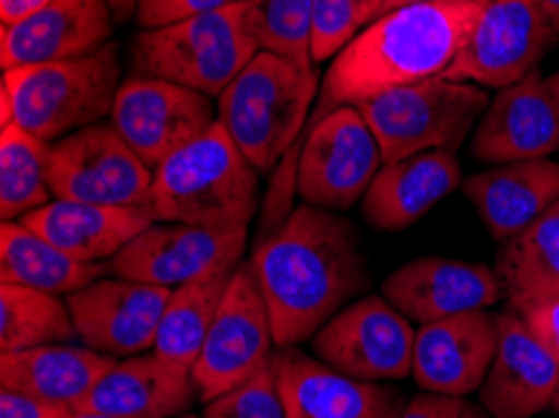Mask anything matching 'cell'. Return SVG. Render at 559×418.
Here are the masks:
<instances>
[{"instance_id": "cell-7", "label": "cell", "mask_w": 559, "mask_h": 418, "mask_svg": "<svg viewBox=\"0 0 559 418\" xmlns=\"http://www.w3.org/2000/svg\"><path fill=\"white\" fill-rule=\"evenodd\" d=\"M477 83L431 79L364 100L359 110L374 131L384 164L429 151H456L489 108Z\"/></svg>"}, {"instance_id": "cell-15", "label": "cell", "mask_w": 559, "mask_h": 418, "mask_svg": "<svg viewBox=\"0 0 559 418\" xmlns=\"http://www.w3.org/2000/svg\"><path fill=\"white\" fill-rule=\"evenodd\" d=\"M171 288L129 278H98L66 298L75 336L93 351L129 358L154 351Z\"/></svg>"}, {"instance_id": "cell-21", "label": "cell", "mask_w": 559, "mask_h": 418, "mask_svg": "<svg viewBox=\"0 0 559 418\" xmlns=\"http://www.w3.org/2000/svg\"><path fill=\"white\" fill-rule=\"evenodd\" d=\"M114 13L106 0H50L31 19L0 31L3 71L93 53L111 43Z\"/></svg>"}, {"instance_id": "cell-4", "label": "cell", "mask_w": 559, "mask_h": 418, "mask_svg": "<svg viewBox=\"0 0 559 418\" xmlns=\"http://www.w3.org/2000/svg\"><path fill=\"white\" fill-rule=\"evenodd\" d=\"M317 91L313 63L259 50L218 96V123L259 174H274L299 143Z\"/></svg>"}, {"instance_id": "cell-14", "label": "cell", "mask_w": 559, "mask_h": 418, "mask_svg": "<svg viewBox=\"0 0 559 418\" xmlns=\"http://www.w3.org/2000/svg\"><path fill=\"white\" fill-rule=\"evenodd\" d=\"M549 43L537 0H481L467 46L442 79L507 88L535 71Z\"/></svg>"}, {"instance_id": "cell-13", "label": "cell", "mask_w": 559, "mask_h": 418, "mask_svg": "<svg viewBox=\"0 0 559 418\" xmlns=\"http://www.w3.org/2000/svg\"><path fill=\"white\" fill-rule=\"evenodd\" d=\"M111 123L143 164L158 168L218 123V108L206 93L186 85L131 75L118 91Z\"/></svg>"}, {"instance_id": "cell-44", "label": "cell", "mask_w": 559, "mask_h": 418, "mask_svg": "<svg viewBox=\"0 0 559 418\" xmlns=\"http://www.w3.org/2000/svg\"><path fill=\"white\" fill-rule=\"evenodd\" d=\"M71 418H121V416H108V414H93V411H73Z\"/></svg>"}, {"instance_id": "cell-42", "label": "cell", "mask_w": 559, "mask_h": 418, "mask_svg": "<svg viewBox=\"0 0 559 418\" xmlns=\"http://www.w3.org/2000/svg\"><path fill=\"white\" fill-rule=\"evenodd\" d=\"M545 88L549 93V98L555 100V106L559 108V71L549 75V79H545Z\"/></svg>"}, {"instance_id": "cell-27", "label": "cell", "mask_w": 559, "mask_h": 418, "mask_svg": "<svg viewBox=\"0 0 559 418\" xmlns=\"http://www.w3.org/2000/svg\"><path fill=\"white\" fill-rule=\"evenodd\" d=\"M106 271V263L73 259L21 220H3L0 226V284L71 296L98 280Z\"/></svg>"}, {"instance_id": "cell-1", "label": "cell", "mask_w": 559, "mask_h": 418, "mask_svg": "<svg viewBox=\"0 0 559 418\" xmlns=\"http://www.w3.org/2000/svg\"><path fill=\"white\" fill-rule=\"evenodd\" d=\"M276 348L311 341L369 286L361 238L346 216L317 206L294 208L251 253Z\"/></svg>"}, {"instance_id": "cell-22", "label": "cell", "mask_w": 559, "mask_h": 418, "mask_svg": "<svg viewBox=\"0 0 559 418\" xmlns=\"http://www.w3.org/2000/svg\"><path fill=\"white\" fill-rule=\"evenodd\" d=\"M199 401L189 369L156 351L129 356L88 391L75 411L121 418H179Z\"/></svg>"}, {"instance_id": "cell-2", "label": "cell", "mask_w": 559, "mask_h": 418, "mask_svg": "<svg viewBox=\"0 0 559 418\" xmlns=\"http://www.w3.org/2000/svg\"><path fill=\"white\" fill-rule=\"evenodd\" d=\"M479 11L481 0H435L379 15L329 65L311 123L338 106L442 79L467 46Z\"/></svg>"}, {"instance_id": "cell-29", "label": "cell", "mask_w": 559, "mask_h": 418, "mask_svg": "<svg viewBox=\"0 0 559 418\" xmlns=\"http://www.w3.org/2000/svg\"><path fill=\"white\" fill-rule=\"evenodd\" d=\"M75 336L73 315L61 296L19 284H0V354L68 344Z\"/></svg>"}, {"instance_id": "cell-40", "label": "cell", "mask_w": 559, "mask_h": 418, "mask_svg": "<svg viewBox=\"0 0 559 418\" xmlns=\"http://www.w3.org/2000/svg\"><path fill=\"white\" fill-rule=\"evenodd\" d=\"M539 11H542V19L547 23V31L552 40H557L559 36V0H537Z\"/></svg>"}, {"instance_id": "cell-46", "label": "cell", "mask_w": 559, "mask_h": 418, "mask_svg": "<svg viewBox=\"0 0 559 418\" xmlns=\"http://www.w3.org/2000/svg\"><path fill=\"white\" fill-rule=\"evenodd\" d=\"M179 418H197V416H191V414H186V416H179Z\"/></svg>"}, {"instance_id": "cell-10", "label": "cell", "mask_w": 559, "mask_h": 418, "mask_svg": "<svg viewBox=\"0 0 559 418\" xmlns=\"http://www.w3.org/2000/svg\"><path fill=\"white\" fill-rule=\"evenodd\" d=\"M274 326L251 263L234 271L191 377L199 401L209 404L251 379L274 356Z\"/></svg>"}, {"instance_id": "cell-8", "label": "cell", "mask_w": 559, "mask_h": 418, "mask_svg": "<svg viewBox=\"0 0 559 418\" xmlns=\"http://www.w3.org/2000/svg\"><path fill=\"white\" fill-rule=\"evenodd\" d=\"M381 166V146L359 106H338L309 126L296 160V191L309 206L349 211Z\"/></svg>"}, {"instance_id": "cell-32", "label": "cell", "mask_w": 559, "mask_h": 418, "mask_svg": "<svg viewBox=\"0 0 559 418\" xmlns=\"http://www.w3.org/2000/svg\"><path fill=\"white\" fill-rule=\"evenodd\" d=\"M243 21L259 50L313 63V0H243Z\"/></svg>"}, {"instance_id": "cell-36", "label": "cell", "mask_w": 559, "mask_h": 418, "mask_svg": "<svg viewBox=\"0 0 559 418\" xmlns=\"http://www.w3.org/2000/svg\"><path fill=\"white\" fill-rule=\"evenodd\" d=\"M243 3V0H141L135 23L141 31L160 28V25L191 19V15L222 11V8Z\"/></svg>"}, {"instance_id": "cell-24", "label": "cell", "mask_w": 559, "mask_h": 418, "mask_svg": "<svg viewBox=\"0 0 559 418\" xmlns=\"http://www.w3.org/2000/svg\"><path fill=\"white\" fill-rule=\"evenodd\" d=\"M462 166L454 151H429L384 164L361 199V213L377 230H404L454 193Z\"/></svg>"}, {"instance_id": "cell-11", "label": "cell", "mask_w": 559, "mask_h": 418, "mask_svg": "<svg viewBox=\"0 0 559 418\" xmlns=\"http://www.w3.org/2000/svg\"><path fill=\"white\" fill-rule=\"evenodd\" d=\"M412 321L384 296H367L338 311L311 338L319 361L359 381H402L414 363Z\"/></svg>"}, {"instance_id": "cell-41", "label": "cell", "mask_w": 559, "mask_h": 418, "mask_svg": "<svg viewBox=\"0 0 559 418\" xmlns=\"http://www.w3.org/2000/svg\"><path fill=\"white\" fill-rule=\"evenodd\" d=\"M106 3H108V8H111L116 23H126V21L135 19L141 0H106Z\"/></svg>"}, {"instance_id": "cell-39", "label": "cell", "mask_w": 559, "mask_h": 418, "mask_svg": "<svg viewBox=\"0 0 559 418\" xmlns=\"http://www.w3.org/2000/svg\"><path fill=\"white\" fill-rule=\"evenodd\" d=\"M50 3V0H0V23L3 25H15Z\"/></svg>"}, {"instance_id": "cell-31", "label": "cell", "mask_w": 559, "mask_h": 418, "mask_svg": "<svg viewBox=\"0 0 559 418\" xmlns=\"http://www.w3.org/2000/svg\"><path fill=\"white\" fill-rule=\"evenodd\" d=\"M495 271L507 296L559 294V203L504 243Z\"/></svg>"}, {"instance_id": "cell-28", "label": "cell", "mask_w": 559, "mask_h": 418, "mask_svg": "<svg viewBox=\"0 0 559 418\" xmlns=\"http://www.w3.org/2000/svg\"><path fill=\"white\" fill-rule=\"evenodd\" d=\"M231 273H216V276L191 280V284L171 288L166 311L160 315L154 351L168 358L176 366L193 369L206 336L214 326L216 313L222 309L224 294L231 280Z\"/></svg>"}, {"instance_id": "cell-9", "label": "cell", "mask_w": 559, "mask_h": 418, "mask_svg": "<svg viewBox=\"0 0 559 418\" xmlns=\"http://www.w3.org/2000/svg\"><path fill=\"white\" fill-rule=\"evenodd\" d=\"M48 181L53 199L143 208L154 168L143 164L114 123H96L50 143Z\"/></svg>"}, {"instance_id": "cell-38", "label": "cell", "mask_w": 559, "mask_h": 418, "mask_svg": "<svg viewBox=\"0 0 559 418\" xmlns=\"http://www.w3.org/2000/svg\"><path fill=\"white\" fill-rule=\"evenodd\" d=\"M73 406L50 401L31 391L0 389V418H71Z\"/></svg>"}, {"instance_id": "cell-12", "label": "cell", "mask_w": 559, "mask_h": 418, "mask_svg": "<svg viewBox=\"0 0 559 418\" xmlns=\"http://www.w3.org/2000/svg\"><path fill=\"white\" fill-rule=\"evenodd\" d=\"M249 228L214 230L189 224H154L126 249L106 261L116 278L179 288L216 273H231L243 263Z\"/></svg>"}, {"instance_id": "cell-25", "label": "cell", "mask_w": 559, "mask_h": 418, "mask_svg": "<svg viewBox=\"0 0 559 418\" xmlns=\"http://www.w3.org/2000/svg\"><path fill=\"white\" fill-rule=\"evenodd\" d=\"M23 226L36 230L58 249L86 263H104L121 253L135 236L156 224L143 208L100 206L53 199L46 206L21 218Z\"/></svg>"}, {"instance_id": "cell-5", "label": "cell", "mask_w": 559, "mask_h": 418, "mask_svg": "<svg viewBox=\"0 0 559 418\" xmlns=\"http://www.w3.org/2000/svg\"><path fill=\"white\" fill-rule=\"evenodd\" d=\"M121 58L111 40L79 58L3 71L0 93L11 100L13 123L56 143L81 128L104 123L121 91Z\"/></svg>"}, {"instance_id": "cell-23", "label": "cell", "mask_w": 559, "mask_h": 418, "mask_svg": "<svg viewBox=\"0 0 559 418\" xmlns=\"http://www.w3.org/2000/svg\"><path fill=\"white\" fill-rule=\"evenodd\" d=\"M489 236L512 241L559 203V164L549 158L492 166L462 183Z\"/></svg>"}, {"instance_id": "cell-19", "label": "cell", "mask_w": 559, "mask_h": 418, "mask_svg": "<svg viewBox=\"0 0 559 418\" xmlns=\"http://www.w3.org/2000/svg\"><path fill=\"white\" fill-rule=\"evenodd\" d=\"M472 158L489 166L547 158L559 151V108L537 71L489 100L472 133Z\"/></svg>"}, {"instance_id": "cell-6", "label": "cell", "mask_w": 559, "mask_h": 418, "mask_svg": "<svg viewBox=\"0 0 559 418\" xmlns=\"http://www.w3.org/2000/svg\"><path fill=\"white\" fill-rule=\"evenodd\" d=\"M257 53L243 3H236L135 33L131 75L171 81L218 98Z\"/></svg>"}, {"instance_id": "cell-20", "label": "cell", "mask_w": 559, "mask_h": 418, "mask_svg": "<svg viewBox=\"0 0 559 418\" xmlns=\"http://www.w3.org/2000/svg\"><path fill=\"white\" fill-rule=\"evenodd\" d=\"M499 344L479 389V401L492 418H530L555 404L559 358L547 351L514 311L497 315Z\"/></svg>"}, {"instance_id": "cell-33", "label": "cell", "mask_w": 559, "mask_h": 418, "mask_svg": "<svg viewBox=\"0 0 559 418\" xmlns=\"http://www.w3.org/2000/svg\"><path fill=\"white\" fill-rule=\"evenodd\" d=\"M386 0H313L311 61L336 58L349 43L384 15Z\"/></svg>"}, {"instance_id": "cell-45", "label": "cell", "mask_w": 559, "mask_h": 418, "mask_svg": "<svg viewBox=\"0 0 559 418\" xmlns=\"http://www.w3.org/2000/svg\"><path fill=\"white\" fill-rule=\"evenodd\" d=\"M555 411H559V389H557V396H555V404H552Z\"/></svg>"}, {"instance_id": "cell-37", "label": "cell", "mask_w": 559, "mask_h": 418, "mask_svg": "<svg viewBox=\"0 0 559 418\" xmlns=\"http://www.w3.org/2000/svg\"><path fill=\"white\" fill-rule=\"evenodd\" d=\"M396 418H492L485 406H477L464 396L444 394H417L404 404Z\"/></svg>"}, {"instance_id": "cell-35", "label": "cell", "mask_w": 559, "mask_h": 418, "mask_svg": "<svg viewBox=\"0 0 559 418\" xmlns=\"http://www.w3.org/2000/svg\"><path fill=\"white\" fill-rule=\"evenodd\" d=\"M507 309L520 315L530 334L559 358V294H512Z\"/></svg>"}, {"instance_id": "cell-34", "label": "cell", "mask_w": 559, "mask_h": 418, "mask_svg": "<svg viewBox=\"0 0 559 418\" xmlns=\"http://www.w3.org/2000/svg\"><path fill=\"white\" fill-rule=\"evenodd\" d=\"M201 418H286L276 379V351L251 379L203 404Z\"/></svg>"}, {"instance_id": "cell-17", "label": "cell", "mask_w": 559, "mask_h": 418, "mask_svg": "<svg viewBox=\"0 0 559 418\" xmlns=\"http://www.w3.org/2000/svg\"><path fill=\"white\" fill-rule=\"evenodd\" d=\"M507 288L495 268L454 259H414L386 276L381 296L409 321L425 323L495 306Z\"/></svg>"}, {"instance_id": "cell-16", "label": "cell", "mask_w": 559, "mask_h": 418, "mask_svg": "<svg viewBox=\"0 0 559 418\" xmlns=\"http://www.w3.org/2000/svg\"><path fill=\"white\" fill-rule=\"evenodd\" d=\"M497 315L479 309L419 326L412 363L417 386L444 396H469L479 391L497 354Z\"/></svg>"}, {"instance_id": "cell-3", "label": "cell", "mask_w": 559, "mask_h": 418, "mask_svg": "<svg viewBox=\"0 0 559 418\" xmlns=\"http://www.w3.org/2000/svg\"><path fill=\"white\" fill-rule=\"evenodd\" d=\"M143 211L156 224L249 228L259 211V170L216 123L154 170Z\"/></svg>"}, {"instance_id": "cell-26", "label": "cell", "mask_w": 559, "mask_h": 418, "mask_svg": "<svg viewBox=\"0 0 559 418\" xmlns=\"http://www.w3.org/2000/svg\"><path fill=\"white\" fill-rule=\"evenodd\" d=\"M118 363V358L88 346L48 344L25 351L0 354V386L31 391L50 401L75 406Z\"/></svg>"}, {"instance_id": "cell-43", "label": "cell", "mask_w": 559, "mask_h": 418, "mask_svg": "<svg viewBox=\"0 0 559 418\" xmlns=\"http://www.w3.org/2000/svg\"><path fill=\"white\" fill-rule=\"evenodd\" d=\"M421 3H435V0H386V3H384V13H389V11H396V8L421 5Z\"/></svg>"}, {"instance_id": "cell-30", "label": "cell", "mask_w": 559, "mask_h": 418, "mask_svg": "<svg viewBox=\"0 0 559 418\" xmlns=\"http://www.w3.org/2000/svg\"><path fill=\"white\" fill-rule=\"evenodd\" d=\"M50 143L21 126H3L0 133V218L21 220L53 201L48 181Z\"/></svg>"}, {"instance_id": "cell-18", "label": "cell", "mask_w": 559, "mask_h": 418, "mask_svg": "<svg viewBox=\"0 0 559 418\" xmlns=\"http://www.w3.org/2000/svg\"><path fill=\"white\" fill-rule=\"evenodd\" d=\"M276 379L286 418H396L406 404L402 391L346 377L299 346L278 348Z\"/></svg>"}]
</instances>
